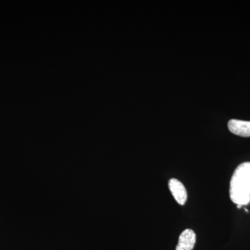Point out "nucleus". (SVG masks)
Returning a JSON list of instances; mask_svg holds the SVG:
<instances>
[{
	"label": "nucleus",
	"instance_id": "1",
	"mask_svg": "<svg viewBox=\"0 0 250 250\" xmlns=\"http://www.w3.org/2000/svg\"><path fill=\"white\" fill-rule=\"evenodd\" d=\"M230 198L237 205H247L250 202V162L238 166L230 182Z\"/></svg>",
	"mask_w": 250,
	"mask_h": 250
},
{
	"label": "nucleus",
	"instance_id": "2",
	"mask_svg": "<svg viewBox=\"0 0 250 250\" xmlns=\"http://www.w3.org/2000/svg\"><path fill=\"white\" fill-rule=\"evenodd\" d=\"M169 189L177 203L185 205L187 200V191L185 187L178 179H171L168 183Z\"/></svg>",
	"mask_w": 250,
	"mask_h": 250
},
{
	"label": "nucleus",
	"instance_id": "3",
	"mask_svg": "<svg viewBox=\"0 0 250 250\" xmlns=\"http://www.w3.org/2000/svg\"><path fill=\"white\" fill-rule=\"evenodd\" d=\"M196 242V234L192 229L184 230L179 236L176 250H192Z\"/></svg>",
	"mask_w": 250,
	"mask_h": 250
},
{
	"label": "nucleus",
	"instance_id": "4",
	"mask_svg": "<svg viewBox=\"0 0 250 250\" xmlns=\"http://www.w3.org/2000/svg\"><path fill=\"white\" fill-rule=\"evenodd\" d=\"M229 131L237 136L250 137V121L232 119L228 123Z\"/></svg>",
	"mask_w": 250,
	"mask_h": 250
}]
</instances>
